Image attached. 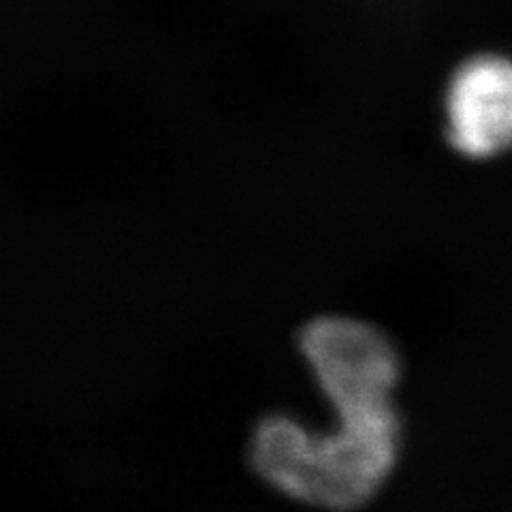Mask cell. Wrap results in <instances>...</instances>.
Instances as JSON below:
<instances>
[{"label": "cell", "instance_id": "obj_1", "mask_svg": "<svg viewBox=\"0 0 512 512\" xmlns=\"http://www.w3.org/2000/svg\"><path fill=\"white\" fill-rule=\"evenodd\" d=\"M329 431L271 414L254 429L250 459L259 476L288 498L329 510L370 502L387 483L402 444L393 404L338 410Z\"/></svg>", "mask_w": 512, "mask_h": 512}, {"label": "cell", "instance_id": "obj_2", "mask_svg": "<svg viewBox=\"0 0 512 512\" xmlns=\"http://www.w3.org/2000/svg\"><path fill=\"white\" fill-rule=\"evenodd\" d=\"M299 348L335 412L393 404L402 365L393 342L374 325L346 316L316 318L303 327Z\"/></svg>", "mask_w": 512, "mask_h": 512}, {"label": "cell", "instance_id": "obj_3", "mask_svg": "<svg viewBox=\"0 0 512 512\" xmlns=\"http://www.w3.org/2000/svg\"><path fill=\"white\" fill-rule=\"evenodd\" d=\"M444 135L468 158L485 160L512 150V56L483 52L448 77L442 101Z\"/></svg>", "mask_w": 512, "mask_h": 512}]
</instances>
